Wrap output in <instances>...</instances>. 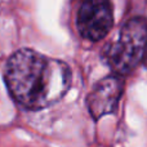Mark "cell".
I'll list each match as a JSON object with an SVG mask.
<instances>
[{"mask_svg":"<svg viewBox=\"0 0 147 147\" xmlns=\"http://www.w3.org/2000/svg\"><path fill=\"white\" fill-rule=\"evenodd\" d=\"M114 25L112 5L109 1H85L80 5L76 26L84 39L99 41L110 32Z\"/></svg>","mask_w":147,"mask_h":147,"instance_id":"3957f363","label":"cell"},{"mask_svg":"<svg viewBox=\"0 0 147 147\" xmlns=\"http://www.w3.org/2000/svg\"><path fill=\"white\" fill-rule=\"evenodd\" d=\"M123 89L124 83L119 76L112 75L102 79L86 98V105L92 117L97 120L116 111Z\"/></svg>","mask_w":147,"mask_h":147,"instance_id":"277c9868","label":"cell"},{"mask_svg":"<svg viewBox=\"0 0 147 147\" xmlns=\"http://www.w3.org/2000/svg\"><path fill=\"white\" fill-rule=\"evenodd\" d=\"M10 96L23 109L38 111L61 101L71 86V70L65 62L32 49H20L4 72Z\"/></svg>","mask_w":147,"mask_h":147,"instance_id":"6da1fadb","label":"cell"},{"mask_svg":"<svg viewBox=\"0 0 147 147\" xmlns=\"http://www.w3.org/2000/svg\"><path fill=\"white\" fill-rule=\"evenodd\" d=\"M147 49V22L142 17L129 20L117 39L106 48L107 63L116 76L128 75L142 62Z\"/></svg>","mask_w":147,"mask_h":147,"instance_id":"7a4b0ae2","label":"cell"},{"mask_svg":"<svg viewBox=\"0 0 147 147\" xmlns=\"http://www.w3.org/2000/svg\"><path fill=\"white\" fill-rule=\"evenodd\" d=\"M143 61H145V63L147 66V49H146V53H145V58H143Z\"/></svg>","mask_w":147,"mask_h":147,"instance_id":"5b68a950","label":"cell"}]
</instances>
